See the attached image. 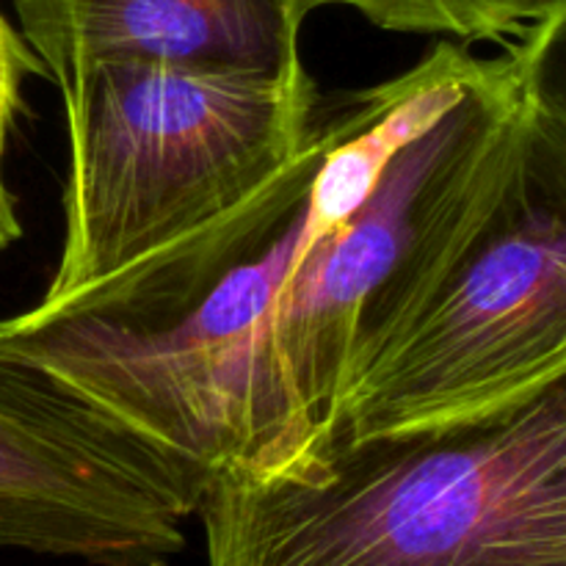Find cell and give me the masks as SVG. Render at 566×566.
Listing matches in <instances>:
<instances>
[{
  "instance_id": "4",
  "label": "cell",
  "mask_w": 566,
  "mask_h": 566,
  "mask_svg": "<svg viewBox=\"0 0 566 566\" xmlns=\"http://www.w3.org/2000/svg\"><path fill=\"white\" fill-rule=\"evenodd\" d=\"M64 238L42 298L81 293L269 182L313 133V75L99 61L64 88Z\"/></svg>"
},
{
  "instance_id": "1",
  "label": "cell",
  "mask_w": 566,
  "mask_h": 566,
  "mask_svg": "<svg viewBox=\"0 0 566 566\" xmlns=\"http://www.w3.org/2000/svg\"><path fill=\"white\" fill-rule=\"evenodd\" d=\"M484 70V55L440 39L412 70L324 99L258 191L119 274L3 318L0 357L53 376L202 486L249 473L282 287Z\"/></svg>"
},
{
  "instance_id": "8",
  "label": "cell",
  "mask_w": 566,
  "mask_h": 566,
  "mask_svg": "<svg viewBox=\"0 0 566 566\" xmlns=\"http://www.w3.org/2000/svg\"><path fill=\"white\" fill-rule=\"evenodd\" d=\"M562 0H302L313 14L324 6H343L381 31L420 33L459 44L520 42Z\"/></svg>"
},
{
  "instance_id": "9",
  "label": "cell",
  "mask_w": 566,
  "mask_h": 566,
  "mask_svg": "<svg viewBox=\"0 0 566 566\" xmlns=\"http://www.w3.org/2000/svg\"><path fill=\"white\" fill-rule=\"evenodd\" d=\"M48 77L39 55L20 31L0 14V175H3L6 149L17 122L25 114L28 77Z\"/></svg>"
},
{
  "instance_id": "5",
  "label": "cell",
  "mask_w": 566,
  "mask_h": 566,
  "mask_svg": "<svg viewBox=\"0 0 566 566\" xmlns=\"http://www.w3.org/2000/svg\"><path fill=\"white\" fill-rule=\"evenodd\" d=\"M562 376L566 99L534 77L495 191L442 260L418 310L346 392L326 440L479 418Z\"/></svg>"
},
{
  "instance_id": "11",
  "label": "cell",
  "mask_w": 566,
  "mask_h": 566,
  "mask_svg": "<svg viewBox=\"0 0 566 566\" xmlns=\"http://www.w3.org/2000/svg\"><path fill=\"white\" fill-rule=\"evenodd\" d=\"M22 238L20 216H17V202L11 197L9 186H6L3 175H0V254Z\"/></svg>"
},
{
  "instance_id": "2",
  "label": "cell",
  "mask_w": 566,
  "mask_h": 566,
  "mask_svg": "<svg viewBox=\"0 0 566 566\" xmlns=\"http://www.w3.org/2000/svg\"><path fill=\"white\" fill-rule=\"evenodd\" d=\"M208 566H566V376L431 429L321 442L263 479L216 475Z\"/></svg>"
},
{
  "instance_id": "3",
  "label": "cell",
  "mask_w": 566,
  "mask_h": 566,
  "mask_svg": "<svg viewBox=\"0 0 566 566\" xmlns=\"http://www.w3.org/2000/svg\"><path fill=\"white\" fill-rule=\"evenodd\" d=\"M534 64L517 42L387 166L368 202L298 263L271 318L254 462L291 470L332 434L343 398L423 302L517 144Z\"/></svg>"
},
{
  "instance_id": "6",
  "label": "cell",
  "mask_w": 566,
  "mask_h": 566,
  "mask_svg": "<svg viewBox=\"0 0 566 566\" xmlns=\"http://www.w3.org/2000/svg\"><path fill=\"white\" fill-rule=\"evenodd\" d=\"M205 486L53 376L0 357V551L160 566Z\"/></svg>"
},
{
  "instance_id": "7",
  "label": "cell",
  "mask_w": 566,
  "mask_h": 566,
  "mask_svg": "<svg viewBox=\"0 0 566 566\" xmlns=\"http://www.w3.org/2000/svg\"><path fill=\"white\" fill-rule=\"evenodd\" d=\"M20 33L64 88L99 61L298 77L302 0H11Z\"/></svg>"
},
{
  "instance_id": "10",
  "label": "cell",
  "mask_w": 566,
  "mask_h": 566,
  "mask_svg": "<svg viewBox=\"0 0 566 566\" xmlns=\"http://www.w3.org/2000/svg\"><path fill=\"white\" fill-rule=\"evenodd\" d=\"M517 44L528 53L542 86L566 99V0L536 22Z\"/></svg>"
}]
</instances>
